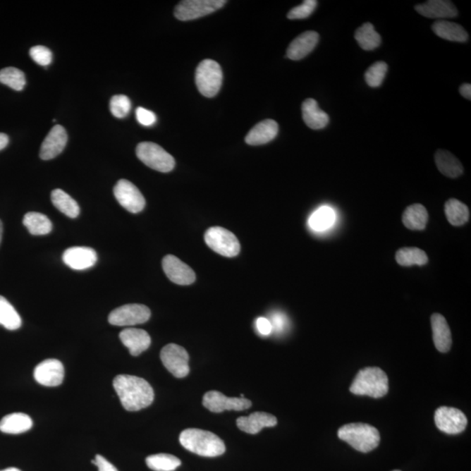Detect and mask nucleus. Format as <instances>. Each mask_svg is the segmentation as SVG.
Segmentation results:
<instances>
[{
    "mask_svg": "<svg viewBox=\"0 0 471 471\" xmlns=\"http://www.w3.org/2000/svg\"><path fill=\"white\" fill-rule=\"evenodd\" d=\"M256 327L257 332H259L261 336H268L272 332V326L270 322V320L260 317L256 320Z\"/></svg>",
    "mask_w": 471,
    "mask_h": 471,
    "instance_id": "37998d69",
    "label": "nucleus"
},
{
    "mask_svg": "<svg viewBox=\"0 0 471 471\" xmlns=\"http://www.w3.org/2000/svg\"><path fill=\"white\" fill-rule=\"evenodd\" d=\"M318 2L316 0H305L300 6L294 7L287 14L289 20H303L311 16L314 12Z\"/></svg>",
    "mask_w": 471,
    "mask_h": 471,
    "instance_id": "ea45409f",
    "label": "nucleus"
},
{
    "mask_svg": "<svg viewBox=\"0 0 471 471\" xmlns=\"http://www.w3.org/2000/svg\"><path fill=\"white\" fill-rule=\"evenodd\" d=\"M432 326L433 340L438 351L447 353L450 351L452 345V338L450 326L443 315L434 314L432 316Z\"/></svg>",
    "mask_w": 471,
    "mask_h": 471,
    "instance_id": "5701e85b",
    "label": "nucleus"
},
{
    "mask_svg": "<svg viewBox=\"0 0 471 471\" xmlns=\"http://www.w3.org/2000/svg\"><path fill=\"white\" fill-rule=\"evenodd\" d=\"M223 83V72L218 62L202 61L196 70V84L201 94L212 98L219 94Z\"/></svg>",
    "mask_w": 471,
    "mask_h": 471,
    "instance_id": "39448f33",
    "label": "nucleus"
},
{
    "mask_svg": "<svg viewBox=\"0 0 471 471\" xmlns=\"http://www.w3.org/2000/svg\"><path fill=\"white\" fill-rule=\"evenodd\" d=\"M51 200L59 211L70 219H75L80 214V206L73 197L61 189L51 191Z\"/></svg>",
    "mask_w": 471,
    "mask_h": 471,
    "instance_id": "c85d7f7f",
    "label": "nucleus"
},
{
    "mask_svg": "<svg viewBox=\"0 0 471 471\" xmlns=\"http://www.w3.org/2000/svg\"><path fill=\"white\" fill-rule=\"evenodd\" d=\"M180 444L187 451L206 458H215L226 452V444L214 433L198 429L183 430L179 436Z\"/></svg>",
    "mask_w": 471,
    "mask_h": 471,
    "instance_id": "f03ea898",
    "label": "nucleus"
},
{
    "mask_svg": "<svg viewBox=\"0 0 471 471\" xmlns=\"http://www.w3.org/2000/svg\"><path fill=\"white\" fill-rule=\"evenodd\" d=\"M149 308L141 304H128L118 307L110 312L109 322L116 326L140 325L150 319Z\"/></svg>",
    "mask_w": 471,
    "mask_h": 471,
    "instance_id": "1a4fd4ad",
    "label": "nucleus"
},
{
    "mask_svg": "<svg viewBox=\"0 0 471 471\" xmlns=\"http://www.w3.org/2000/svg\"><path fill=\"white\" fill-rule=\"evenodd\" d=\"M226 4L224 0H185L176 6L174 14L181 21L194 20L215 13Z\"/></svg>",
    "mask_w": 471,
    "mask_h": 471,
    "instance_id": "6e6552de",
    "label": "nucleus"
},
{
    "mask_svg": "<svg viewBox=\"0 0 471 471\" xmlns=\"http://www.w3.org/2000/svg\"><path fill=\"white\" fill-rule=\"evenodd\" d=\"M356 42L366 51L377 49L381 43V37L378 34L371 23H365L357 29L355 35Z\"/></svg>",
    "mask_w": 471,
    "mask_h": 471,
    "instance_id": "473e14b6",
    "label": "nucleus"
},
{
    "mask_svg": "<svg viewBox=\"0 0 471 471\" xmlns=\"http://www.w3.org/2000/svg\"><path fill=\"white\" fill-rule=\"evenodd\" d=\"M435 422L438 429L448 435L465 432L468 420L466 415L458 408L441 407L435 413Z\"/></svg>",
    "mask_w": 471,
    "mask_h": 471,
    "instance_id": "ddd939ff",
    "label": "nucleus"
},
{
    "mask_svg": "<svg viewBox=\"0 0 471 471\" xmlns=\"http://www.w3.org/2000/svg\"><path fill=\"white\" fill-rule=\"evenodd\" d=\"M8 143H9L8 135L4 133H0V150L5 149L6 147L8 145Z\"/></svg>",
    "mask_w": 471,
    "mask_h": 471,
    "instance_id": "de8ad7c7",
    "label": "nucleus"
},
{
    "mask_svg": "<svg viewBox=\"0 0 471 471\" xmlns=\"http://www.w3.org/2000/svg\"><path fill=\"white\" fill-rule=\"evenodd\" d=\"M32 427V418L24 413L10 414L0 421V432L6 434L27 432Z\"/></svg>",
    "mask_w": 471,
    "mask_h": 471,
    "instance_id": "bb28decb",
    "label": "nucleus"
},
{
    "mask_svg": "<svg viewBox=\"0 0 471 471\" xmlns=\"http://www.w3.org/2000/svg\"><path fill=\"white\" fill-rule=\"evenodd\" d=\"M271 324L272 330L275 329L276 331H278V332H281V331L285 329L286 326V319L284 315L281 314H274L272 316V322H271Z\"/></svg>",
    "mask_w": 471,
    "mask_h": 471,
    "instance_id": "a18cd8bd",
    "label": "nucleus"
},
{
    "mask_svg": "<svg viewBox=\"0 0 471 471\" xmlns=\"http://www.w3.org/2000/svg\"><path fill=\"white\" fill-rule=\"evenodd\" d=\"M319 39V35L314 31L303 32L290 44L286 51V57L293 61L302 60L315 49Z\"/></svg>",
    "mask_w": 471,
    "mask_h": 471,
    "instance_id": "a211bd4d",
    "label": "nucleus"
},
{
    "mask_svg": "<svg viewBox=\"0 0 471 471\" xmlns=\"http://www.w3.org/2000/svg\"><path fill=\"white\" fill-rule=\"evenodd\" d=\"M356 396H367L381 398L389 392V378L379 367H366L359 371L350 387Z\"/></svg>",
    "mask_w": 471,
    "mask_h": 471,
    "instance_id": "7ed1b4c3",
    "label": "nucleus"
},
{
    "mask_svg": "<svg viewBox=\"0 0 471 471\" xmlns=\"http://www.w3.org/2000/svg\"><path fill=\"white\" fill-rule=\"evenodd\" d=\"M0 83L6 85L13 90L21 91L25 86V73L21 70L9 67L0 71Z\"/></svg>",
    "mask_w": 471,
    "mask_h": 471,
    "instance_id": "e433bc0d",
    "label": "nucleus"
},
{
    "mask_svg": "<svg viewBox=\"0 0 471 471\" xmlns=\"http://www.w3.org/2000/svg\"><path fill=\"white\" fill-rule=\"evenodd\" d=\"M97 259V253L94 249L84 246L68 248L62 255V260L66 266L76 271L90 269L95 266Z\"/></svg>",
    "mask_w": 471,
    "mask_h": 471,
    "instance_id": "dca6fc26",
    "label": "nucleus"
},
{
    "mask_svg": "<svg viewBox=\"0 0 471 471\" xmlns=\"http://www.w3.org/2000/svg\"><path fill=\"white\" fill-rule=\"evenodd\" d=\"M432 30L440 38L454 42H466L469 39L465 29L453 22L438 20L432 25Z\"/></svg>",
    "mask_w": 471,
    "mask_h": 471,
    "instance_id": "393cba45",
    "label": "nucleus"
},
{
    "mask_svg": "<svg viewBox=\"0 0 471 471\" xmlns=\"http://www.w3.org/2000/svg\"><path fill=\"white\" fill-rule=\"evenodd\" d=\"M30 56L37 64L47 67L53 61V54L49 49L44 46H35L30 49Z\"/></svg>",
    "mask_w": 471,
    "mask_h": 471,
    "instance_id": "a19ab883",
    "label": "nucleus"
},
{
    "mask_svg": "<svg viewBox=\"0 0 471 471\" xmlns=\"http://www.w3.org/2000/svg\"><path fill=\"white\" fill-rule=\"evenodd\" d=\"M3 237V224L1 220H0V244H1Z\"/></svg>",
    "mask_w": 471,
    "mask_h": 471,
    "instance_id": "09e8293b",
    "label": "nucleus"
},
{
    "mask_svg": "<svg viewBox=\"0 0 471 471\" xmlns=\"http://www.w3.org/2000/svg\"><path fill=\"white\" fill-rule=\"evenodd\" d=\"M396 259L403 267L424 266L429 261L425 252L415 247L400 249L396 252Z\"/></svg>",
    "mask_w": 471,
    "mask_h": 471,
    "instance_id": "f704fd0d",
    "label": "nucleus"
},
{
    "mask_svg": "<svg viewBox=\"0 0 471 471\" xmlns=\"http://www.w3.org/2000/svg\"><path fill=\"white\" fill-rule=\"evenodd\" d=\"M336 213L329 206H322L312 213L309 219V226L315 231H324L330 229L336 223Z\"/></svg>",
    "mask_w": 471,
    "mask_h": 471,
    "instance_id": "7c9ffc66",
    "label": "nucleus"
},
{
    "mask_svg": "<svg viewBox=\"0 0 471 471\" xmlns=\"http://www.w3.org/2000/svg\"><path fill=\"white\" fill-rule=\"evenodd\" d=\"M34 375L35 381L40 385L46 387H57L64 380L63 364L55 359L44 360L35 367Z\"/></svg>",
    "mask_w": 471,
    "mask_h": 471,
    "instance_id": "2eb2a0df",
    "label": "nucleus"
},
{
    "mask_svg": "<svg viewBox=\"0 0 471 471\" xmlns=\"http://www.w3.org/2000/svg\"><path fill=\"white\" fill-rule=\"evenodd\" d=\"M0 471H21V470H20L17 468H8V469H6V470H0Z\"/></svg>",
    "mask_w": 471,
    "mask_h": 471,
    "instance_id": "8fccbe9b",
    "label": "nucleus"
},
{
    "mask_svg": "<svg viewBox=\"0 0 471 471\" xmlns=\"http://www.w3.org/2000/svg\"><path fill=\"white\" fill-rule=\"evenodd\" d=\"M114 389L121 405L127 411L135 412L152 404L154 390L145 379L134 375L120 374L114 379Z\"/></svg>",
    "mask_w": 471,
    "mask_h": 471,
    "instance_id": "f257e3e1",
    "label": "nucleus"
},
{
    "mask_svg": "<svg viewBox=\"0 0 471 471\" xmlns=\"http://www.w3.org/2000/svg\"><path fill=\"white\" fill-rule=\"evenodd\" d=\"M429 214L424 206L413 204L406 209L403 215V222L408 229L421 231L424 229L428 223Z\"/></svg>",
    "mask_w": 471,
    "mask_h": 471,
    "instance_id": "cd10ccee",
    "label": "nucleus"
},
{
    "mask_svg": "<svg viewBox=\"0 0 471 471\" xmlns=\"http://www.w3.org/2000/svg\"><path fill=\"white\" fill-rule=\"evenodd\" d=\"M23 224L29 233L35 236L49 234L53 230V224L46 215L39 212H28L25 215Z\"/></svg>",
    "mask_w": 471,
    "mask_h": 471,
    "instance_id": "c756f323",
    "label": "nucleus"
},
{
    "mask_svg": "<svg viewBox=\"0 0 471 471\" xmlns=\"http://www.w3.org/2000/svg\"><path fill=\"white\" fill-rule=\"evenodd\" d=\"M436 167L441 174L451 178H456L461 176L463 167L460 161L447 150H437L435 154Z\"/></svg>",
    "mask_w": 471,
    "mask_h": 471,
    "instance_id": "a878e982",
    "label": "nucleus"
},
{
    "mask_svg": "<svg viewBox=\"0 0 471 471\" xmlns=\"http://www.w3.org/2000/svg\"><path fill=\"white\" fill-rule=\"evenodd\" d=\"M415 11L426 18L440 20L458 16V11L454 4L448 0H429L415 6Z\"/></svg>",
    "mask_w": 471,
    "mask_h": 471,
    "instance_id": "6ab92c4d",
    "label": "nucleus"
},
{
    "mask_svg": "<svg viewBox=\"0 0 471 471\" xmlns=\"http://www.w3.org/2000/svg\"><path fill=\"white\" fill-rule=\"evenodd\" d=\"M388 72V65L384 61H377L372 65L365 73V80L371 87H380Z\"/></svg>",
    "mask_w": 471,
    "mask_h": 471,
    "instance_id": "4c0bfd02",
    "label": "nucleus"
},
{
    "mask_svg": "<svg viewBox=\"0 0 471 471\" xmlns=\"http://www.w3.org/2000/svg\"><path fill=\"white\" fill-rule=\"evenodd\" d=\"M277 418L266 412H255L249 417H239L237 420L238 429L251 435L259 433L264 428L277 425Z\"/></svg>",
    "mask_w": 471,
    "mask_h": 471,
    "instance_id": "412c9836",
    "label": "nucleus"
},
{
    "mask_svg": "<svg viewBox=\"0 0 471 471\" xmlns=\"http://www.w3.org/2000/svg\"><path fill=\"white\" fill-rule=\"evenodd\" d=\"M114 195L119 204L131 213H139L145 207L146 201L141 191L126 179H121L114 188Z\"/></svg>",
    "mask_w": 471,
    "mask_h": 471,
    "instance_id": "9b49d317",
    "label": "nucleus"
},
{
    "mask_svg": "<svg viewBox=\"0 0 471 471\" xmlns=\"http://www.w3.org/2000/svg\"><path fill=\"white\" fill-rule=\"evenodd\" d=\"M279 133V125L274 120L260 121L250 130L245 136V142L249 145H267L274 140Z\"/></svg>",
    "mask_w": 471,
    "mask_h": 471,
    "instance_id": "4be33fe9",
    "label": "nucleus"
},
{
    "mask_svg": "<svg viewBox=\"0 0 471 471\" xmlns=\"http://www.w3.org/2000/svg\"><path fill=\"white\" fill-rule=\"evenodd\" d=\"M68 134L61 125H55L46 136L40 148L39 157L42 160H51L56 157L67 146Z\"/></svg>",
    "mask_w": 471,
    "mask_h": 471,
    "instance_id": "f3484780",
    "label": "nucleus"
},
{
    "mask_svg": "<svg viewBox=\"0 0 471 471\" xmlns=\"http://www.w3.org/2000/svg\"><path fill=\"white\" fill-rule=\"evenodd\" d=\"M459 92L467 100H471V85L470 83L463 84L459 88Z\"/></svg>",
    "mask_w": 471,
    "mask_h": 471,
    "instance_id": "49530a36",
    "label": "nucleus"
},
{
    "mask_svg": "<svg viewBox=\"0 0 471 471\" xmlns=\"http://www.w3.org/2000/svg\"><path fill=\"white\" fill-rule=\"evenodd\" d=\"M109 108L114 116L123 119L130 112L131 102L126 95H115L110 100Z\"/></svg>",
    "mask_w": 471,
    "mask_h": 471,
    "instance_id": "58836bf2",
    "label": "nucleus"
},
{
    "mask_svg": "<svg viewBox=\"0 0 471 471\" xmlns=\"http://www.w3.org/2000/svg\"><path fill=\"white\" fill-rule=\"evenodd\" d=\"M206 245L219 255L233 257L240 252V244L237 237L223 227L209 228L204 234Z\"/></svg>",
    "mask_w": 471,
    "mask_h": 471,
    "instance_id": "0eeeda50",
    "label": "nucleus"
},
{
    "mask_svg": "<svg viewBox=\"0 0 471 471\" xmlns=\"http://www.w3.org/2000/svg\"><path fill=\"white\" fill-rule=\"evenodd\" d=\"M161 360L169 373L176 378H185L190 373L189 353L176 344H169L161 349Z\"/></svg>",
    "mask_w": 471,
    "mask_h": 471,
    "instance_id": "9d476101",
    "label": "nucleus"
},
{
    "mask_svg": "<svg viewBox=\"0 0 471 471\" xmlns=\"http://www.w3.org/2000/svg\"><path fill=\"white\" fill-rule=\"evenodd\" d=\"M121 341L128 349L130 355L138 356L149 348L152 338L146 331L138 329H126L120 333Z\"/></svg>",
    "mask_w": 471,
    "mask_h": 471,
    "instance_id": "aec40b11",
    "label": "nucleus"
},
{
    "mask_svg": "<svg viewBox=\"0 0 471 471\" xmlns=\"http://www.w3.org/2000/svg\"><path fill=\"white\" fill-rule=\"evenodd\" d=\"M136 120L138 121L140 124H142V126L145 127H152L154 123H157V116L150 110L142 108L139 106L135 111Z\"/></svg>",
    "mask_w": 471,
    "mask_h": 471,
    "instance_id": "79ce46f5",
    "label": "nucleus"
},
{
    "mask_svg": "<svg viewBox=\"0 0 471 471\" xmlns=\"http://www.w3.org/2000/svg\"><path fill=\"white\" fill-rule=\"evenodd\" d=\"M135 152L140 161L154 171L168 173L175 168L174 157L157 143L152 142L139 143Z\"/></svg>",
    "mask_w": 471,
    "mask_h": 471,
    "instance_id": "423d86ee",
    "label": "nucleus"
},
{
    "mask_svg": "<svg viewBox=\"0 0 471 471\" xmlns=\"http://www.w3.org/2000/svg\"><path fill=\"white\" fill-rule=\"evenodd\" d=\"M92 463L98 467L99 471H118L111 463L101 455L95 456V459L92 460Z\"/></svg>",
    "mask_w": 471,
    "mask_h": 471,
    "instance_id": "c03bdc74",
    "label": "nucleus"
},
{
    "mask_svg": "<svg viewBox=\"0 0 471 471\" xmlns=\"http://www.w3.org/2000/svg\"><path fill=\"white\" fill-rule=\"evenodd\" d=\"M146 463L154 471H174L181 465V460L169 454H157L148 456Z\"/></svg>",
    "mask_w": 471,
    "mask_h": 471,
    "instance_id": "c9c22d12",
    "label": "nucleus"
},
{
    "mask_svg": "<svg viewBox=\"0 0 471 471\" xmlns=\"http://www.w3.org/2000/svg\"><path fill=\"white\" fill-rule=\"evenodd\" d=\"M161 264L169 281L176 285L189 286L196 281L194 271L174 255L165 256Z\"/></svg>",
    "mask_w": 471,
    "mask_h": 471,
    "instance_id": "4468645a",
    "label": "nucleus"
},
{
    "mask_svg": "<svg viewBox=\"0 0 471 471\" xmlns=\"http://www.w3.org/2000/svg\"><path fill=\"white\" fill-rule=\"evenodd\" d=\"M0 325L11 331L17 330L22 325L20 314L3 296H0Z\"/></svg>",
    "mask_w": 471,
    "mask_h": 471,
    "instance_id": "72a5a7b5",
    "label": "nucleus"
},
{
    "mask_svg": "<svg viewBox=\"0 0 471 471\" xmlns=\"http://www.w3.org/2000/svg\"><path fill=\"white\" fill-rule=\"evenodd\" d=\"M445 215L448 222L454 226H463L470 219L469 208L455 198H451L445 204Z\"/></svg>",
    "mask_w": 471,
    "mask_h": 471,
    "instance_id": "2f4dec72",
    "label": "nucleus"
},
{
    "mask_svg": "<svg viewBox=\"0 0 471 471\" xmlns=\"http://www.w3.org/2000/svg\"><path fill=\"white\" fill-rule=\"evenodd\" d=\"M393 471H400V470H393Z\"/></svg>",
    "mask_w": 471,
    "mask_h": 471,
    "instance_id": "3c124183",
    "label": "nucleus"
},
{
    "mask_svg": "<svg viewBox=\"0 0 471 471\" xmlns=\"http://www.w3.org/2000/svg\"><path fill=\"white\" fill-rule=\"evenodd\" d=\"M338 436L362 453L374 451L381 440L378 429L365 423H350L342 426L338 429Z\"/></svg>",
    "mask_w": 471,
    "mask_h": 471,
    "instance_id": "20e7f679",
    "label": "nucleus"
},
{
    "mask_svg": "<svg viewBox=\"0 0 471 471\" xmlns=\"http://www.w3.org/2000/svg\"><path fill=\"white\" fill-rule=\"evenodd\" d=\"M302 116L305 123L312 130H322L329 123V116L319 108L314 99H307L302 104Z\"/></svg>",
    "mask_w": 471,
    "mask_h": 471,
    "instance_id": "b1692460",
    "label": "nucleus"
},
{
    "mask_svg": "<svg viewBox=\"0 0 471 471\" xmlns=\"http://www.w3.org/2000/svg\"><path fill=\"white\" fill-rule=\"evenodd\" d=\"M202 405L213 413H222L224 410L242 411L252 407L251 400L241 397H227L216 390L205 393Z\"/></svg>",
    "mask_w": 471,
    "mask_h": 471,
    "instance_id": "f8f14e48",
    "label": "nucleus"
}]
</instances>
